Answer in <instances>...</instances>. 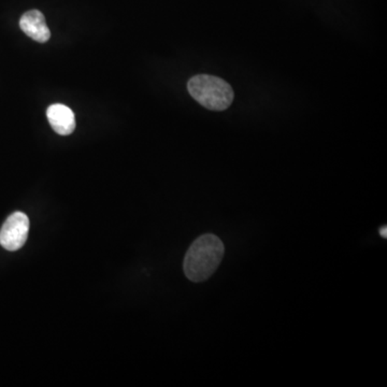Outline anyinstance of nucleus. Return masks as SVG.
Masks as SVG:
<instances>
[{"instance_id": "20e7f679", "label": "nucleus", "mask_w": 387, "mask_h": 387, "mask_svg": "<svg viewBox=\"0 0 387 387\" xmlns=\"http://www.w3.org/2000/svg\"><path fill=\"white\" fill-rule=\"evenodd\" d=\"M19 27L27 36L39 44H46L51 37L46 17L39 10H30L24 13L19 19Z\"/></svg>"}, {"instance_id": "423d86ee", "label": "nucleus", "mask_w": 387, "mask_h": 387, "mask_svg": "<svg viewBox=\"0 0 387 387\" xmlns=\"http://www.w3.org/2000/svg\"><path fill=\"white\" fill-rule=\"evenodd\" d=\"M380 234H381V236H382L383 238H387V228L386 227L381 228Z\"/></svg>"}, {"instance_id": "7ed1b4c3", "label": "nucleus", "mask_w": 387, "mask_h": 387, "mask_svg": "<svg viewBox=\"0 0 387 387\" xmlns=\"http://www.w3.org/2000/svg\"><path fill=\"white\" fill-rule=\"evenodd\" d=\"M29 218L25 213H13L3 223L0 229V245L8 251H17L23 247L28 237Z\"/></svg>"}, {"instance_id": "f257e3e1", "label": "nucleus", "mask_w": 387, "mask_h": 387, "mask_svg": "<svg viewBox=\"0 0 387 387\" xmlns=\"http://www.w3.org/2000/svg\"><path fill=\"white\" fill-rule=\"evenodd\" d=\"M225 255V245L218 236L205 234L191 243L184 257V274L191 282L200 283L213 276Z\"/></svg>"}, {"instance_id": "f03ea898", "label": "nucleus", "mask_w": 387, "mask_h": 387, "mask_svg": "<svg viewBox=\"0 0 387 387\" xmlns=\"http://www.w3.org/2000/svg\"><path fill=\"white\" fill-rule=\"evenodd\" d=\"M189 93L194 100L212 111L228 109L234 100L232 86L220 77L210 75H198L187 83Z\"/></svg>"}, {"instance_id": "39448f33", "label": "nucleus", "mask_w": 387, "mask_h": 387, "mask_svg": "<svg viewBox=\"0 0 387 387\" xmlns=\"http://www.w3.org/2000/svg\"><path fill=\"white\" fill-rule=\"evenodd\" d=\"M48 123L58 135H68L75 129V113L65 104H51L46 110Z\"/></svg>"}]
</instances>
